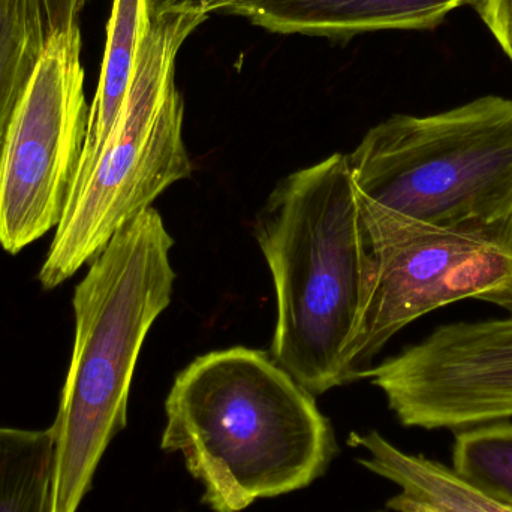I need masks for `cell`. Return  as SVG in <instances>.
Returning a JSON list of instances; mask_svg holds the SVG:
<instances>
[{
  "mask_svg": "<svg viewBox=\"0 0 512 512\" xmlns=\"http://www.w3.org/2000/svg\"><path fill=\"white\" fill-rule=\"evenodd\" d=\"M453 468L512 508V421L457 430Z\"/></svg>",
  "mask_w": 512,
  "mask_h": 512,
  "instance_id": "5bb4252c",
  "label": "cell"
},
{
  "mask_svg": "<svg viewBox=\"0 0 512 512\" xmlns=\"http://www.w3.org/2000/svg\"><path fill=\"white\" fill-rule=\"evenodd\" d=\"M174 240L158 210L123 227L75 288L74 348L51 430V512H77L110 442L128 424L135 367L173 298Z\"/></svg>",
  "mask_w": 512,
  "mask_h": 512,
  "instance_id": "3957f363",
  "label": "cell"
},
{
  "mask_svg": "<svg viewBox=\"0 0 512 512\" xmlns=\"http://www.w3.org/2000/svg\"><path fill=\"white\" fill-rule=\"evenodd\" d=\"M276 294L270 355L321 396L348 384L343 354L366 297L372 246L348 155L283 177L255 221Z\"/></svg>",
  "mask_w": 512,
  "mask_h": 512,
  "instance_id": "7a4b0ae2",
  "label": "cell"
},
{
  "mask_svg": "<svg viewBox=\"0 0 512 512\" xmlns=\"http://www.w3.org/2000/svg\"><path fill=\"white\" fill-rule=\"evenodd\" d=\"M349 447L364 451L357 462L391 481L400 493L387 502L396 512H512L499 499L460 475L453 466L400 450L379 432L351 433Z\"/></svg>",
  "mask_w": 512,
  "mask_h": 512,
  "instance_id": "30bf717a",
  "label": "cell"
},
{
  "mask_svg": "<svg viewBox=\"0 0 512 512\" xmlns=\"http://www.w3.org/2000/svg\"><path fill=\"white\" fill-rule=\"evenodd\" d=\"M47 36L42 0H0V149Z\"/></svg>",
  "mask_w": 512,
  "mask_h": 512,
  "instance_id": "7c38bea8",
  "label": "cell"
},
{
  "mask_svg": "<svg viewBox=\"0 0 512 512\" xmlns=\"http://www.w3.org/2000/svg\"><path fill=\"white\" fill-rule=\"evenodd\" d=\"M348 158L360 194L403 224L511 218L512 99L486 95L430 116L394 114Z\"/></svg>",
  "mask_w": 512,
  "mask_h": 512,
  "instance_id": "5b68a950",
  "label": "cell"
},
{
  "mask_svg": "<svg viewBox=\"0 0 512 512\" xmlns=\"http://www.w3.org/2000/svg\"><path fill=\"white\" fill-rule=\"evenodd\" d=\"M472 0H243L239 15L280 35L348 39L378 30H433Z\"/></svg>",
  "mask_w": 512,
  "mask_h": 512,
  "instance_id": "9c48e42d",
  "label": "cell"
},
{
  "mask_svg": "<svg viewBox=\"0 0 512 512\" xmlns=\"http://www.w3.org/2000/svg\"><path fill=\"white\" fill-rule=\"evenodd\" d=\"M207 18L194 12L150 15L122 113L54 233L38 274L42 288L71 279L170 186L191 177L176 62L186 39Z\"/></svg>",
  "mask_w": 512,
  "mask_h": 512,
  "instance_id": "277c9868",
  "label": "cell"
},
{
  "mask_svg": "<svg viewBox=\"0 0 512 512\" xmlns=\"http://www.w3.org/2000/svg\"><path fill=\"white\" fill-rule=\"evenodd\" d=\"M150 15V0H113L101 77L90 105L86 144L68 209L83 189L122 113Z\"/></svg>",
  "mask_w": 512,
  "mask_h": 512,
  "instance_id": "8fae6325",
  "label": "cell"
},
{
  "mask_svg": "<svg viewBox=\"0 0 512 512\" xmlns=\"http://www.w3.org/2000/svg\"><path fill=\"white\" fill-rule=\"evenodd\" d=\"M84 3L86 0H42L48 33L78 29Z\"/></svg>",
  "mask_w": 512,
  "mask_h": 512,
  "instance_id": "2e32d148",
  "label": "cell"
},
{
  "mask_svg": "<svg viewBox=\"0 0 512 512\" xmlns=\"http://www.w3.org/2000/svg\"><path fill=\"white\" fill-rule=\"evenodd\" d=\"M53 430L0 427V512H51Z\"/></svg>",
  "mask_w": 512,
  "mask_h": 512,
  "instance_id": "4fadbf2b",
  "label": "cell"
},
{
  "mask_svg": "<svg viewBox=\"0 0 512 512\" xmlns=\"http://www.w3.org/2000/svg\"><path fill=\"white\" fill-rule=\"evenodd\" d=\"M81 32L48 33L0 149V248L26 249L65 218L86 144Z\"/></svg>",
  "mask_w": 512,
  "mask_h": 512,
  "instance_id": "52a82bcc",
  "label": "cell"
},
{
  "mask_svg": "<svg viewBox=\"0 0 512 512\" xmlns=\"http://www.w3.org/2000/svg\"><path fill=\"white\" fill-rule=\"evenodd\" d=\"M360 198L372 262L357 330L343 354L348 384L364 379L376 355L406 325L439 307L474 298L512 316V216L418 227Z\"/></svg>",
  "mask_w": 512,
  "mask_h": 512,
  "instance_id": "8992f818",
  "label": "cell"
},
{
  "mask_svg": "<svg viewBox=\"0 0 512 512\" xmlns=\"http://www.w3.org/2000/svg\"><path fill=\"white\" fill-rule=\"evenodd\" d=\"M471 6L512 62V0H472Z\"/></svg>",
  "mask_w": 512,
  "mask_h": 512,
  "instance_id": "9a60e30c",
  "label": "cell"
},
{
  "mask_svg": "<svg viewBox=\"0 0 512 512\" xmlns=\"http://www.w3.org/2000/svg\"><path fill=\"white\" fill-rule=\"evenodd\" d=\"M378 512H385V511H378Z\"/></svg>",
  "mask_w": 512,
  "mask_h": 512,
  "instance_id": "ac0fdd59",
  "label": "cell"
},
{
  "mask_svg": "<svg viewBox=\"0 0 512 512\" xmlns=\"http://www.w3.org/2000/svg\"><path fill=\"white\" fill-rule=\"evenodd\" d=\"M364 379L405 427L457 432L511 420L512 316L441 325Z\"/></svg>",
  "mask_w": 512,
  "mask_h": 512,
  "instance_id": "ba28073f",
  "label": "cell"
},
{
  "mask_svg": "<svg viewBox=\"0 0 512 512\" xmlns=\"http://www.w3.org/2000/svg\"><path fill=\"white\" fill-rule=\"evenodd\" d=\"M243 0H150V12H194L209 17L215 12H225Z\"/></svg>",
  "mask_w": 512,
  "mask_h": 512,
  "instance_id": "e0dca14e",
  "label": "cell"
},
{
  "mask_svg": "<svg viewBox=\"0 0 512 512\" xmlns=\"http://www.w3.org/2000/svg\"><path fill=\"white\" fill-rule=\"evenodd\" d=\"M165 414L162 450L183 457L215 512L306 489L337 454L315 396L258 349L234 346L192 361Z\"/></svg>",
  "mask_w": 512,
  "mask_h": 512,
  "instance_id": "6da1fadb",
  "label": "cell"
}]
</instances>
